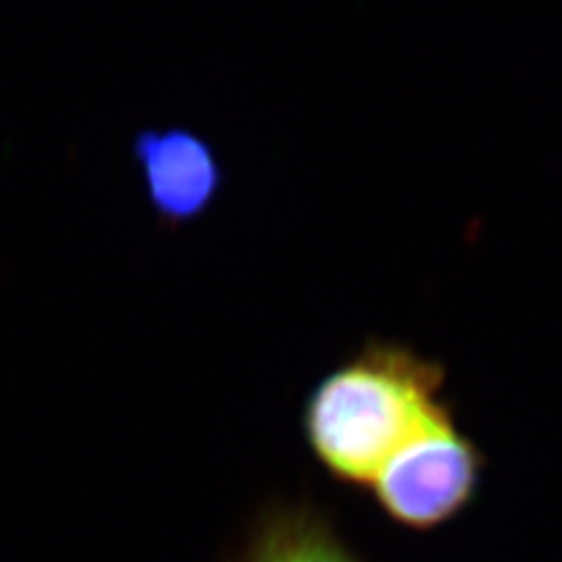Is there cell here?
I'll return each instance as SVG.
<instances>
[{"instance_id":"cell-2","label":"cell","mask_w":562,"mask_h":562,"mask_svg":"<svg viewBox=\"0 0 562 562\" xmlns=\"http://www.w3.org/2000/svg\"><path fill=\"white\" fill-rule=\"evenodd\" d=\"M485 457L454 413L431 425L387 462L369 492L402 529L429 533L457 521L480 496Z\"/></svg>"},{"instance_id":"cell-4","label":"cell","mask_w":562,"mask_h":562,"mask_svg":"<svg viewBox=\"0 0 562 562\" xmlns=\"http://www.w3.org/2000/svg\"><path fill=\"white\" fill-rule=\"evenodd\" d=\"M225 562H364L336 529L334 519L308 501L262 506L240 548Z\"/></svg>"},{"instance_id":"cell-1","label":"cell","mask_w":562,"mask_h":562,"mask_svg":"<svg viewBox=\"0 0 562 562\" xmlns=\"http://www.w3.org/2000/svg\"><path fill=\"white\" fill-rule=\"evenodd\" d=\"M438 361L401 341L369 338L311 387L302 438L340 485L369 492L383 467L454 413Z\"/></svg>"},{"instance_id":"cell-3","label":"cell","mask_w":562,"mask_h":562,"mask_svg":"<svg viewBox=\"0 0 562 562\" xmlns=\"http://www.w3.org/2000/svg\"><path fill=\"white\" fill-rule=\"evenodd\" d=\"M142 194L162 229L178 232L204 220L222 199L220 150L188 125L142 127L130 144Z\"/></svg>"}]
</instances>
